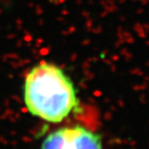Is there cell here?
Returning <instances> with one entry per match:
<instances>
[{"label": "cell", "instance_id": "obj_2", "mask_svg": "<svg viewBox=\"0 0 149 149\" xmlns=\"http://www.w3.org/2000/svg\"><path fill=\"white\" fill-rule=\"evenodd\" d=\"M42 149H102L97 134L83 126H65L45 138Z\"/></svg>", "mask_w": 149, "mask_h": 149}, {"label": "cell", "instance_id": "obj_1", "mask_svg": "<svg viewBox=\"0 0 149 149\" xmlns=\"http://www.w3.org/2000/svg\"><path fill=\"white\" fill-rule=\"evenodd\" d=\"M24 102L31 115L58 123L79 107L77 91L64 70L42 61L27 72L24 82Z\"/></svg>", "mask_w": 149, "mask_h": 149}]
</instances>
